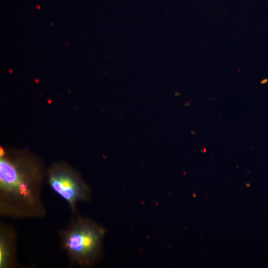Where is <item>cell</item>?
Wrapping results in <instances>:
<instances>
[{"label":"cell","instance_id":"cell-1","mask_svg":"<svg viewBox=\"0 0 268 268\" xmlns=\"http://www.w3.org/2000/svg\"><path fill=\"white\" fill-rule=\"evenodd\" d=\"M44 171L40 162L24 156L0 158V216L38 219L47 214L42 195Z\"/></svg>","mask_w":268,"mask_h":268},{"label":"cell","instance_id":"cell-2","mask_svg":"<svg viewBox=\"0 0 268 268\" xmlns=\"http://www.w3.org/2000/svg\"><path fill=\"white\" fill-rule=\"evenodd\" d=\"M104 228L78 212L71 215L69 223L59 232L60 245L70 266L93 265L101 257Z\"/></svg>","mask_w":268,"mask_h":268},{"label":"cell","instance_id":"cell-3","mask_svg":"<svg viewBox=\"0 0 268 268\" xmlns=\"http://www.w3.org/2000/svg\"><path fill=\"white\" fill-rule=\"evenodd\" d=\"M48 182L52 191L68 204L71 214L78 212L79 203L90 199V190L80 176L64 163L53 164L48 172Z\"/></svg>","mask_w":268,"mask_h":268},{"label":"cell","instance_id":"cell-4","mask_svg":"<svg viewBox=\"0 0 268 268\" xmlns=\"http://www.w3.org/2000/svg\"><path fill=\"white\" fill-rule=\"evenodd\" d=\"M17 233L15 228L0 223V268L20 266L17 258Z\"/></svg>","mask_w":268,"mask_h":268}]
</instances>
